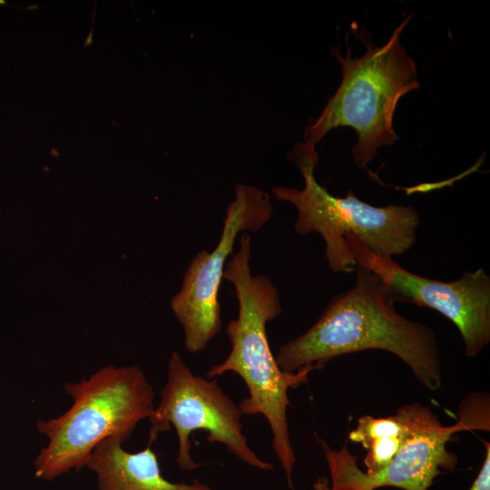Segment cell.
Masks as SVG:
<instances>
[{"label": "cell", "mask_w": 490, "mask_h": 490, "mask_svg": "<svg viewBox=\"0 0 490 490\" xmlns=\"http://www.w3.org/2000/svg\"><path fill=\"white\" fill-rule=\"evenodd\" d=\"M354 285L328 302L299 337L279 347L275 358L286 372L320 369L334 358L367 349L393 353L426 388L442 386L441 358L435 331L400 315L380 279L358 265Z\"/></svg>", "instance_id": "1"}, {"label": "cell", "mask_w": 490, "mask_h": 490, "mask_svg": "<svg viewBox=\"0 0 490 490\" xmlns=\"http://www.w3.org/2000/svg\"><path fill=\"white\" fill-rule=\"evenodd\" d=\"M251 239L249 232L240 235L239 249L226 263L223 279L233 284L238 317L228 322L225 332L230 342L226 358L212 366L208 378L227 372L239 375L249 396L239 407L245 416L261 415L272 434V449L294 490L292 472L296 456L291 445L287 419L290 405L289 390L308 382L316 367L295 373L283 371L278 365L267 336V324L282 313L278 289L269 277L252 275L250 270Z\"/></svg>", "instance_id": "2"}, {"label": "cell", "mask_w": 490, "mask_h": 490, "mask_svg": "<svg viewBox=\"0 0 490 490\" xmlns=\"http://www.w3.org/2000/svg\"><path fill=\"white\" fill-rule=\"evenodd\" d=\"M289 158L302 175L303 188L274 186L271 191L277 200L296 208L294 230L298 234L318 233L322 237L325 260L332 272L351 273L358 266L346 241L348 234L381 257L399 256L414 246L420 224L415 207L373 206L351 190L343 198L332 195L316 180L318 154L315 144L296 142Z\"/></svg>", "instance_id": "3"}, {"label": "cell", "mask_w": 490, "mask_h": 490, "mask_svg": "<svg viewBox=\"0 0 490 490\" xmlns=\"http://www.w3.org/2000/svg\"><path fill=\"white\" fill-rule=\"evenodd\" d=\"M411 17L404 19L381 46L361 37L367 51L359 57H352L348 47L345 56L338 48L331 49L341 65V83L318 118L305 128L304 142L316 145L330 130L350 127L358 135L351 153L363 169L380 147L398 139L393 128L397 104L403 95L420 86L416 64L400 44Z\"/></svg>", "instance_id": "4"}, {"label": "cell", "mask_w": 490, "mask_h": 490, "mask_svg": "<svg viewBox=\"0 0 490 490\" xmlns=\"http://www.w3.org/2000/svg\"><path fill=\"white\" fill-rule=\"evenodd\" d=\"M64 389L73 398L70 408L36 425L48 444L34 462V475L49 481L86 466L93 450L106 437L125 442L154 409L153 388L137 366H106L80 382H66Z\"/></svg>", "instance_id": "5"}, {"label": "cell", "mask_w": 490, "mask_h": 490, "mask_svg": "<svg viewBox=\"0 0 490 490\" xmlns=\"http://www.w3.org/2000/svg\"><path fill=\"white\" fill-rule=\"evenodd\" d=\"M161 400L149 416V443L171 425L178 437L177 464L181 471L191 472L202 466L191 456L190 436L204 430L207 441L224 445L245 464L270 471L273 464L261 459L250 448L242 431V413L218 384L217 378L192 373L181 355L173 352L168 363L167 382L160 391Z\"/></svg>", "instance_id": "6"}, {"label": "cell", "mask_w": 490, "mask_h": 490, "mask_svg": "<svg viewBox=\"0 0 490 490\" xmlns=\"http://www.w3.org/2000/svg\"><path fill=\"white\" fill-rule=\"evenodd\" d=\"M270 196L259 188L238 183L235 198L227 207L221 234L211 250H200L191 260L172 309L184 334V348L191 354L202 351L221 329L219 289L226 261L238 237L260 230L271 218Z\"/></svg>", "instance_id": "7"}, {"label": "cell", "mask_w": 490, "mask_h": 490, "mask_svg": "<svg viewBox=\"0 0 490 490\" xmlns=\"http://www.w3.org/2000/svg\"><path fill=\"white\" fill-rule=\"evenodd\" d=\"M358 265L371 270L396 302L432 309L458 329L466 357L478 355L490 342V277L484 269L466 270L452 281L426 278L403 268L393 258L371 252L354 235L346 238Z\"/></svg>", "instance_id": "8"}, {"label": "cell", "mask_w": 490, "mask_h": 490, "mask_svg": "<svg viewBox=\"0 0 490 490\" xmlns=\"http://www.w3.org/2000/svg\"><path fill=\"white\" fill-rule=\"evenodd\" d=\"M472 416L464 414L452 426H443L437 416L421 405L413 430L393 458L382 470L368 474L358 466L347 441L334 450L318 439L330 475L331 490H376L394 486L403 490H428L444 470L457 465V456L446 448L452 436L460 431L480 429Z\"/></svg>", "instance_id": "9"}, {"label": "cell", "mask_w": 490, "mask_h": 490, "mask_svg": "<svg viewBox=\"0 0 490 490\" xmlns=\"http://www.w3.org/2000/svg\"><path fill=\"white\" fill-rule=\"evenodd\" d=\"M123 442L119 436H109L93 450L86 466L95 474L98 490H212L198 479L191 483L167 480L150 445L129 453L122 448Z\"/></svg>", "instance_id": "10"}, {"label": "cell", "mask_w": 490, "mask_h": 490, "mask_svg": "<svg viewBox=\"0 0 490 490\" xmlns=\"http://www.w3.org/2000/svg\"><path fill=\"white\" fill-rule=\"evenodd\" d=\"M421 404L400 407L396 414L387 417L361 416L348 434L351 442L367 449L364 458L366 473L374 474L385 468L396 456L411 434Z\"/></svg>", "instance_id": "11"}, {"label": "cell", "mask_w": 490, "mask_h": 490, "mask_svg": "<svg viewBox=\"0 0 490 490\" xmlns=\"http://www.w3.org/2000/svg\"><path fill=\"white\" fill-rule=\"evenodd\" d=\"M485 456L479 473L469 490H490V443L484 442Z\"/></svg>", "instance_id": "12"}, {"label": "cell", "mask_w": 490, "mask_h": 490, "mask_svg": "<svg viewBox=\"0 0 490 490\" xmlns=\"http://www.w3.org/2000/svg\"><path fill=\"white\" fill-rule=\"evenodd\" d=\"M312 490H331L329 480L326 476L318 477L312 485Z\"/></svg>", "instance_id": "13"}]
</instances>
